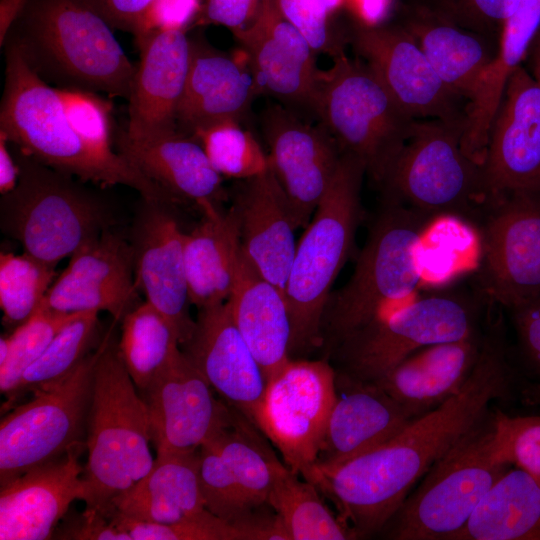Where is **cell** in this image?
I'll list each match as a JSON object with an SVG mask.
<instances>
[{"label": "cell", "mask_w": 540, "mask_h": 540, "mask_svg": "<svg viewBox=\"0 0 540 540\" xmlns=\"http://www.w3.org/2000/svg\"><path fill=\"white\" fill-rule=\"evenodd\" d=\"M115 142L119 155L176 201H190L204 212L221 207V202L226 199L222 176L192 136L176 129L150 137L131 138L124 128H119Z\"/></svg>", "instance_id": "obj_26"}, {"label": "cell", "mask_w": 540, "mask_h": 540, "mask_svg": "<svg viewBox=\"0 0 540 540\" xmlns=\"http://www.w3.org/2000/svg\"><path fill=\"white\" fill-rule=\"evenodd\" d=\"M77 446L0 486V539L46 540L75 500L84 501V466Z\"/></svg>", "instance_id": "obj_23"}, {"label": "cell", "mask_w": 540, "mask_h": 540, "mask_svg": "<svg viewBox=\"0 0 540 540\" xmlns=\"http://www.w3.org/2000/svg\"><path fill=\"white\" fill-rule=\"evenodd\" d=\"M113 320L101 341L95 364L85 447L83 482L87 510L103 515L111 502L152 468L150 423L112 334Z\"/></svg>", "instance_id": "obj_4"}, {"label": "cell", "mask_w": 540, "mask_h": 540, "mask_svg": "<svg viewBox=\"0 0 540 540\" xmlns=\"http://www.w3.org/2000/svg\"><path fill=\"white\" fill-rule=\"evenodd\" d=\"M269 169L289 201L297 228H306L336 173L342 155L322 123L312 125L282 104L261 116Z\"/></svg>", "instance_id": "obj_16"}, {"label": "cell", "mask_w": 540, "mask_h": 540, "mask_svg": "<svg viewBox=\"0 0 540 540\" xmlns=\"http://www.w3.org/2000/svg\"><path fill=\"white\" fill-rule=\"evenodd\" d=\"M56 279L55 266L27 253L1 252L0 307L3 324L16 328L27 321L43 302Z\"/></svg>", "instance_id": "obj_41"}, {"label": "cell", "mask_w": 540, "mask_h": 540, "mask_svg": "<svg viewBox=\"0 0 540 540\" xmlns=\"http://www.w3.org/2000/svg\"><path fill=\"white\" fill-rule=\"evenodd\" d=\"M136 45L141 60L124 130L131 138L176 130L178 108L190 67V39L185 30H168L153 33Z\"/></svg>", "instance_id": "obj_25"}, {"label": "cell", "mask_w": 540, "mask_h": 540, "mask_svg": "<svg viewBox=\"0 0 540 540\" xmlns=\"http://www.w3.org/2000/svg\"><path fill=\"white\" fill-rule=\"evenodd\" d=\"M230 207L238 221L243 256L262 277L284 292L298 228L285 192L271 170L239 180Z\"/></svg>", "instance_id": "obj_24"}, {"label": "cell", "mask_w": 540, "mask_h": 540, "mask_svg": "<svg viewBox=\"0 0 540 540\" xmlns=\"http://www.w3.org/2000/svg\"><path fill=\"white\" fill-rule=\"evenodd\" d=\"M480 224L479 281L507 309L540 295V188L494 199Z\"/></svg>", "instance_id": "obj_14"}, {"label": "cell", "mask_w": 540, "mask_h": 540, "mask_svg": "<svg viewBox=\"0 0 540 540\" xmlns=\"http://www.w3.org/2000/svg\"><path fill=\"white\" fill-rule=\"evenodd\" d=\"M336 400L337 376L327 361L290 358L267 381L254 425L302 476L318 459Z\"/></svg>", "instance_id": "obj_13"}, {"label": "cell", "mask_w": 540, "mask_h": 540, "mask_svg": "<svg viewBox=\"0 0 540 540\" xmlns=\"http://www.w3.org/2000/svg\"><path fill=\"white\" fill-rule=\"evenodd\" d=\"M53 538L76 540H125L121 531L105 515L85 509L67 521Z\"/></svg>", "instance_id": "obj_51"}, {"label": "cell", "mask_w": 540, "mask_h": 540, "mask_svg": "<svg viewBox=\"0 0 540 540\" xmlns=\"http://www.w3.org/2000/svg\"><path fill=\"white\" fill-rule=\"evenodd\" d=\"M465 124L415 120L381 184L384 200L434 220L479 223L490 204L482 164L462 147Z\"/></svg>", "instance_id": "obj_8"}, {"label": "cell", "mask_w": 540, "mask_h": 540, "mask_svg": "<svg viewBox=\"0 0 540 540\" xmlns=\"http://www.w3.org/2000/svg\"><path fill=\"white\" fill-rule=\"evenodd\" d=\"M5 83L0 106V133L48 167L81 181L122 184L146 201L176 200L121 155L105 156L88 146L71 126L56 88L32 70L19 47L4 45Z\"/></svg>", "instance_id": "obj_2"}, {"label": "cell", "mask_w": 540, "mask_h": 540, "mask_svg": "<svg viewBox=\"0 0 540 540\" xmlns=\"http://www.w3.org/2000/svg\"><path fill=\"white\" fill-rule=\"evenodd\" d=\"M81 313H62L42 303L37 311L9 335L10 356L0 367V391L9 401L26 370L39 359L57 334Z\"/></svg>", "instance_id": "obj_43"}, {"label": "cell", "mask_w": 540, "mask_h": 540, "mask_svg": "<svg viewBox=\"0 0 540 540\" xmlns=\"http://www.w3.org/2000/svg\"><path fill=\"white\" fill-rule=\"evenodd\" d=\"M282 15L308 41L315 52L342 54L328 27V11L317 0H276Z\"/></svg>", "instance_id": "obj_48"}, {"label": "cell", "mask_w": 540, "mask_h": 540, "mask_svg": "<svg viewBox=\"0 0 540 540\" xmlns=\"http://www.w3.org/2000/svg\"><path fill=\"white\" fill-rule=\"evenodd\" d=\"M150 471L111 502L130 519L173 524L197 519L207 511L199 488V449L156 452Z\"/></svg>", "instance_id": "obj_30"}, {"label": "cell", "mask_w": 540, "mask_h": 540, "mask_svg": "<svg viewBox=\"0 0 540 540\" xmlns=\"http://www.w3.org/2000/svg\"><path fill=\"white\" fill-rule=\"evenodd\" d=\"M482 169L491 202L511 192L540 188V84L523 65L507 80Z\"/></svg>", "instance_id": "obj_19"}, {"label": "cell", "mask_w": 540, "mask_h": 540, "mask_svg": "<svg viewBox=\"0 0 540 540\" xmlns=\"http://www.w3.org/2000/svg\"><path fill=\"white\" fill-rule=\"evenodd\" d=\"M456 540H540V478L510 468L485 495Z\"/></svg>", "instance_id": "obj_35"}, {"label": "cell", "mask_w": 540, "mask_h": 540, "mask_svg": "<svg viewBox=\"0 0 540 540\" xmlns=\"http://www.w3.org/2000/svg\"><path fill=\"white\" fill-rule=\"evenodd\" d=\"M260 93L287 108L316 116L322 70L305 37L282 15L276 0H261L254 21L233 30Z\"/></svg>", "instance_id": "obj_17"}, {"label": "cell", "mask_w": 540, "mask_h": 540, "mask_svg": "<svg viewBox=\"0 0 540 540\" xmlns=\"http://www.w3.org/2000/svg\"><path fill=\"white\" fill-rule=\"evenodd\" d=\"M64 112L76 133L95 151L109 157L112 150V104L96 92L74 88H56Z\"/></svg>", "instance_id": "obj_44"}, {"label": "cell", "mask_w": 540, "mask_h": 540, "mask_svg": "<svg viewBox=\"0 0 540 540\" xmlns=\"http://www.w3.org/2000/svg\"><path fill=\"white\" fill-rule=\"evenodd\" d=\"M500 441L508 462L540 478V416H508L496 411Z\"/></svg>", "instance_id": "obj_47"}, {"label": "cell", "mask_w": 540, "mask_h": 540, "mask_svg": "<svg viewBox=\"0 0 540 540\" xmlns=\"http://www.w3.org/2000/svg\"><path fill=\"white\" fill-rule=\"evenodd\" d=\"M8 139L0 133V193L5 195L11 192L18 183L19 168L17 161L9 150Z\"/></svg>", "instance_id": "obj_54"}, {"label": "cell", "mask_w": 540, "mask_h": 540, "mask_svg": "<svg viewBox=\"0 0 540 540\" xmlns=\"http://www.w3.org/2000/svg\"><path fill=\"white\" fill-rule=\"evenodd\" d=\"M227 303L268 381L291 358L292 325L285 293L262 277L241 252Z\"/></svg>", "instance_id": "obj_31"}, {"label": "cell", "mask_w": 540, "mask_h": 540, "mask_svg": "<svg viewBox=\"0 0 540 540\" xmlns=\"http://www.w3.org/2000/svg\"><path fill=\"white\" fill-rule=\"evenodd\" d=\"M267 504L279 517L288 540L356 538L323 502L318 488L306 479L300 480L289 467L276 479Z\"/></svg>", "instance_id": "obj_37"}, {"label": "cell", "mask_w": 540, "mask_h": 540, "mask_svg": "<svg viewBox=\"0 0 540 540\" xmlns=\"http://www.w3.org/2000/svg\"><path fill=\"white\" fill-rule=\"evenodd\" d=\"M6 40L45 82L130 98L137 66L87 0H29Z\"/></svg>", "instance_id": "obj_3"}, {"label": "cell", "mask_w": 540, "mask_h": 540, "mask_svg": "<svg viewBox=\"0 0 540 540\" xmlns=\"http://www.w3.org/2000/svg\"><path fill=\"white\" fill-rule=\"evenodd\" d=\"M513 380L499 320L483 334L458 393L377 448L340 464L315 463L303 478L335 503L356 538L379 532L430 467L511 392Z\"/></svg>", "instance_id": "obj_1"}, {"label": "cell", "mask_w": 540, "mask_h": 540, "mask_svg": "<svg viewBox=\"0 0 540 540\" xmlns=\"http://www.w3.org/2000/svg\"><path fill=\"white\" fill-rule=\"evenodd\" d=\"M156 452L197 450L226 428L233 408L180 350L142 391Z\"/></svg>", "instance_id": "obj_18"}, {"label": "cell", "mask_w": 540, "mask_h": 540, "mask_svg": "<svg viewBox=\"0 0 540 540\" xmlns=\"http://www.w3.org/2000/svg\"><path fill=\"white\" fill-rule=\"evenodd\" d=\"M102 341V340H101ZM101 342L62 381L33 393L0 423V486L85 446Z\"/></svg>", "instance_id": "obj_12"}, {"label": "cell", "mask_w": 540, "mask_h": 540, "mask_svg": "<svg viewBox=\"0 0 540 540\" xmlns=\"http://www.w3.org/2000/svg\"><path fill=\"white\" fill-rule=\"evenodd\" d=\"M481 301L461 292L413 298L355 331L336 346L344 373L376 382L413 353L478 331Z\"/></svg>", "instance_id": "obj_11"}, {"label": "cell", "mask_w": 540, "mask_h": 540, "mask_svg": "<svg viewBox=\"0 0 540 540\" xmlns=\"http://www.w3.org/2000/svg\"><path fill=\"white\" fill-rule=\"evenodd\" d=\"M98 313H81L57 334L39 359L26 370L18 388L11 399L4 403L2 410L11 409L29 393L62 381L97 348L93 350L99 335Z\"/></svg>", "instance_id": "obj_40"}, {"label": "cell", "mask_w": 540, "mask_h": 540, "mask_svg": "<svg viewBox=\"0 0 540 540\" xmlns=\"http://www.w3.org/2000/svg\"><path fill=\"white\" fill-rule=\"evenodd\" d=\"M185 233L184 257L192 305L198 310L225 303L233 290L241 255L234 210L214 207Z\"/></svg>", "instance_id": "obj_33"}, {"label": "cell", "mask_w": 540, "mask_h": 540, "mask_svg": "<svg viewBox=\"0 0 540 540\" xmlns=\"http://www.w3.org/2000/svg\"><path fill=\"white\" fill-rule=\"evenodd\" d=\"M522 65L540 84V27L529 44Z\"/></svg>", "instance_id": "obj_57"}, {"label": "cell", "mask_w": 540, "mask_h": 540, "mask_svg": "<svg viewBox=\"0 0 540 540\" xmlns=\"http://www.w3.org/2000/svg\"><path fill=\"white\" fill-rule=\"evenodd\" d=\"M365 174L360 159L342 152L328 190L297 243L284 290L292 325L290 354L323 341L331 289L354 247Z\"/></svg>", "instance_id": "obj_5"}, {"label": "cell", "mask_w": 540, "mask_h": 540, "mask_svg": "<svg viewBox=\"0 0 540 540\" xmlns=\"http://www.w3.org/2000/svg\"><path fill=\"white\" fill-rule=\"evenodd\" d=\"M199 488L207 511L238 528L245 540H268L273 530L274 516L257 513L230 468L210 445L199 448Z\"/></svg>", "instance_id": "obj_39"}, {"label": "cell", "mask_w": 540, "mask_h": 540, "mask_svg": "<svg viewBox=\"0 0 540 540\" xmlns=\"http://www.w3.org/2000/svg\"><path fill=\"white\" fill-rule=\"evenodd\" d=\"M351 7L360 19V24L374 26L384 14L385 0H349Z\"/></svg>", "instance_id": "obj_55"}, {"label": "cell", "mask_w": 540, "mask_h": 540, "mask_svg": "<svg viewBox=\"0 0 540 540\" xmlns=\"http://www.w3.org/2000/svg\"><path fill=\"white\" fill-rule=\"evenodd\" d=\"M436 220L384 200L348 282L331 294L322 330L337 346L411 299L422 281L420 250Z\"/></svg>", "instance_id": "obj_6"}, {"label": "cell", "mask_w": 540, "mask_h": 540, "mask_svg": "<svg viewBox=\"0 0 540 540\" xmlns=\"http://www.w3.org/2000/svg\"><path fill=\"white\" fill-rule=\"evenodd\" d=\"M192 137L201 144L221 176L244 180L269 171L267 154L239 121L216 122L197 130Z\"/></svg>", "instance_id": "obj_42"}, {"label": "cell", "mask_w": 540, "mask_h": 540, "mask_svg": "<svg viewBox=\"0 0 540 540\" xmlns=\"http://www.w3.org/2000/svg\"><path fill=\"white\" fill-rule=\"evenodd\" d=\"M482 340L478 330L457 341L427 346L372 383L417 418L462 389L477 362Z\"/></svg>", "instance_id": "obj_29"}, {"label": "cell", "mask_w": 540, "mask_h": 540, "mask_svg": "<svg viewBox=\"0 0 540 540\" xmlns=\"http://www.w3.org/2000/svg\"><path fill=\"white\" fill-rule=\"evenodd\" d=\"M181 348L223 401L254 424L267 380L227 301L198 310L194 331Z\"/></svg>", "instance_id": "obj_22"}, {"label": "cell", "mask_w": 540, "mask_h": 540, "mask_svg": "<svg viewBox=\"0 0 540 540\" xmlns=\"http://www.w3.org/2000/svg\"><path fill=\"white\" fill-rule=\"evenodd\" d=\"M351 42L410 117L467 126L468 103L443 83L418 43L402 26L359 24Z\"/></svg>", "instance_id": "obj_15"}, {"label": "cell", "mask_w": 540, "mask_h": 540, "mask_svg": "<svg viewBox=\"0 0 540 540\" xmlns=\"http://www.w3.org/2000/svg\"><path fill=\"white\" fill-rule=\"evenodd\" d=\"M190 42V67L178 108L177 130L192 136L219 121L240 122L260 93L250 68L202 40Z\"/></svg>", "instance_id": "obj_27"}, {"label": "cell", "mask_w": 540, "mask_h": 540, "mask_svg": "<svg viewBox=\"0 0 540 540\" xmlns=\"http://www.w3.org/2000/svg\"><path fill=\"white\" fill-rule=\"evenodd\" d=\"M511 466L503 452L496 412L489 411L424 474L384 526L386 538L456 540Z\"/></svg>", "instance_id": "obj_7"}, {"label": "cell", "mask_w": 540, "mask_h": 540, "mask_svg": "<svg viewBox=\"0 0 540 540\" xmlns=\"http://www.w3.org/2000/svg\"><path fill=\"white\" fill-rule=\"evenodd\" d=\"M540 27V0H520L504 23L496 56L484 73L476 97L468 107L462 139L464 151L477 162L484 159L489 130L511 73L525 58Z\"/></svg>", "instance_id": "obj_34"}, {"label": "cell", "mask_w": 540, "mask_h": 540, "mask_svg": "<svg viewBox=\"0 0 540 540\" xmlns=\"http://www.w3.org/2000/svg\"><path fill=\"white\" fill-rule=\"evenodd\" d=\"M121 359L137 389L144 391L181 350L174 325L153 305L137 304L122 318Z\"/></svg>", "instance_id": "obj_36"}, {"label": "cell", "mask_w": 540, "mask_h": 540, "mask_svg": "<svg viewBox=\"0 0 540 540\" xmlns=\"http://www.w3.org/2000/svg\"><path fill=\"white\" fill-rule=\"evenodd\" d=\"M261 0H207L206 18L232 30L244 27L256 14Z\"/></svg>", "instance_id": "obj_53"}, {"label": "cell", "mask_w": 540, "mask_h": 540, "mask_svg": "<svg viewBox=\"0 0 540 540\" xmlns=\"http://www.w3.org/2000/svg\"><path fill=\"white\" fill-rule=\"evenodd\" d=\"M401 26L418 43L443 83L469 107L496 56L499 42L414 5Z\"/></svg>", "instance_id": "obj_32"}, {"label": "cell", "mask_w": 540, "mask_h": 540, "mask_svg": "<svg viewBox=\"0 0 540 540\" xmlns=\"http://www.w3.org/2000/svg\"><path fill=\"white\" fill-rule=\"evenodd\" d=\"M29 0H0V45L3 47L7 34Z\"/></svg>", "instance_id": "obj_56"}, {"label": "cell", "mask_w": 540, "mask_h": 540, "mask_svg": "<svg viewBox=\"0 0 540 540\" xmlns=\"http://www.w3.org/2000/svg\"><path fill=\"white\" fill-rule=\"evenodd\" d=\"M316 117L380 186L415 122L365 62L344 53L322 71Z\"/></svg>", "instance_id": "obj_10"}, {"label": "cell", "mask_w": 540, "mask_h": 540, "mask_svg": "<svg viewBox=\"0 0 540 540\" xmlns=\"http://www.w3.org/2000/svg\"><path fill=\"white\" fill-rule=\"evenodd\" d=\"M113 29L133 32L154 0H87Z\"/></svg>", "instance_id": "obj_52"}, {"label": "cell", "mask_w": 540, "mask_h": 540, "mask_svg": "<svg viewBox=\"0 0 540 540\" xmlns=\"http://www.w3.org/2000/svg\"><path fill=\"white\" fill-rule=\"evenodd\" d=\"M331 14L335 11L344 0H317Z\"/></svg>", "instance_id": "obj_59"}, {"label": "cell", "mask_w": 540, "mask_h": 540, "mask_svg": "<svg viewBox=\"0 0 540 540\" xmlns=\"http://www.w3.org/2000/svg\"><path fill=\"white\" fill-rule=\"evenodd\" d=\"M14 147L19 178L16 187L2 195L1 228L25 253L56 267L84 242L109 228L107 206L73 176Z\"/></svg>", "instance_id": "obj_9"}, {"label": "cell", "mask_w": 540, "mask_h": 540, "mask_svg": "<svg viewBox=\"0 0 540 540\" xmlns=\"http://www.w3.org/2000/svg\"><path fill=\"white\" fill-rule=\"evenodd\" d=\"M107 517L125 540H245L238 528L210 512L194 520L173 524L138 521L115 511H109Z\"/></svg>", "instance_id": "obj_45"}, {"label": "cell", "mask_w": 540, "mask_h": 540, "mask_svg": "<svg viewBox=\"0 0 540 540\" xmlns=\"http://www.w3.org/2000/svg\"><path fill=\"white\" fill-rule=\"evenodd\" d=\"M233 408L229 425L206 444L216 450L252 502L267 504L271 489L288 466L275 456L252 429V422Z\"/></svg>", "instance_id": "obj_38"}, {"label": "cell", "mask_w": 540, "mask_h": 540, "mask_svg": "<svg viewBox=\"0 0 540 540\" xmlns=\"http://www.w3.org/2000/svg\"><path fill=\"white\" fill-rule=\"evenodd\" d=\"M520 0H418V6L458 27L499 42L508 17Z\"/></svg>", "instance_id": "obj_46"}, {"label": "cell", "mask_w": 540, "mask_h": 540, "mask_svg": "<svg viewBox=\"0 0 540 540\" xmlns=\"http://www.w3.org/2000/svg\"><path fill=\"white\" fill-rule=\"evenodd\" d=\"M200 4V0H154L132 32L135 43L156 32L185 30L199 12Z\"/></svg>", "instance_id": "obj_49"}, {"label": "cell", "mask_w": 540, "mask_h": 540, "mask_svg": "<svg viewBox=\"0 0 540 540\" xmlns=\"http://www.w3.org/2000/svg\"><path fill=\"white\" fill-rule=\"evenodd\" d=\"M10 356V338L9 335L1 336L0 339V367L4 366Z\"/></svg>", "instance_id": "obj_58"}, {"label": "cell", "mask_w": 540, "mask_h": 540, "mask_svg": "<svg viewBox=\"0 0 540 540\" xmlns=\"http://www.w3.org/2000/svg\"><path fill=\"white\" fill-rule=\"evenodd\" d=\"M508 310L522 355L540 378V295Z\"/></svg>", "instance_id": "obj_50"}, {"label": "cell", "mask_w": 540, "mask_h": 540, "mask_svg": "<svg viewBox=\"0 0 540 540\" xmlns=\"http://www.w3.org/2000/svg\"><path fill=\"white\" fill-rule=\"evenodd\" d=\"M326 436L315 463L340 464L384 444L412 420L408 412L379 385L345 374Z\"/></svg>", "instance_id": "obj_28"}, {"label": "cell", "mask_w": 540, "mask_h": 540, "mask_svg": "<svg viewBox=\"0 0 540 540\" xmlns=\"http://www.w3.org/2000/svg\"><path fill=\"white\" fill-rule=\"evenodd\" d=\"M172 205L142 199L130 243L136 288L174 325L181 347L191 337L196 319L190 313L185 232L172 213Z\"/></svg>", "instance_id": "obj_20"}, {"label": "cell", "mask_w": 540, "mask_h": 540, "mask_svg": "<svg viewBox=\"0 0 540 540\" xmlns=\"http://www.w3.org/2000/svg\"><path fill=\"white\" fill-rule=\"evenodd\" d=\"M138 292L132 245L107 228L75 250L42 304L69 314L106 311L118 322Z\"/></svg>", "instance_id": "obj_21"}]
</instances>
